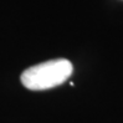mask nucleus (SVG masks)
<instances>
[{
  "label": "nucleus",
  "instance_id": "1",
  "mask_svg": "<svg viewBox=\"0 0 123 123\" xmlns=\"http://www.w3.org/2000/svg\"><path fill=\"white\" fill-rule=\"evenodd\" d=\"M74 66L66 59L45 61L26 68L21 74V83L27 90L44 91L60 86L72 75Z\"/></svg>",
  "mask_w": 123,
  "mask_h": 123
}]
</instances>
